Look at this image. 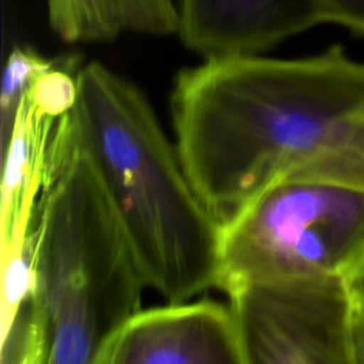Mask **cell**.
<instances>
[{
    "label": "cell",
    "instance_id": "277c9868",
    "mask_svg": "<svg viewBox=\"0 0 364 364\" xmlns=\"http://www.w3.org/2000/svg\"><path fill=\"white\" fill-rule=\"evenodd\" d=\"M364 259V186L286 178L220 230L219 289L250 279L346 277Z\"/></svg>",
    "mask_w": 364,
    "mask_h": 364
},
{
    "label": "cell",
    "instance_id": "9c48e42d",
    "mask_svg": "<svg viewBox=\"0 0 364 364\" xmlns=\"http://www.w3.org/2000/svg\"><path fill=\"white\" fill-rule=\"evenodd\" d=\"M48 23L67 43L108 41L125 33H178L173 0H47Z\"/></svg>",
    "mask_w": 364,
    "mask_h": 364
},
{
    "label": "cell",
    "instance_id": "3957f363",
    "mask_svg": "<svg viewBox=\"0 0 364 364\" xmlns=\"http://www.w3.org/2000/svg\"><path fill=\"white\" fill-rule=\"evenodd\" d=\"M77 82L75 125L146 287L169 303L219 287L222 225L144 92L98 61L80 65Z\"/></svg>",
    "mask_w": 364,
    "mask_h": 364
},
{
    "label": "cell",
    "instance_id": "30bf717a",
    "mask_svg": "<svg viewBox=\"0 0 364 364\" xmlns=\"http://www.w3.org/2000/svg\"><path fill=\"white\" fill-rule=\"evenodd\" d=\"M54 61L43 57L31 47H14L10 51L1 84V146L9 138L18 101Z\"/></svg>",
    "mask_w": 364,
    "mask_h": 364
},
{
    "label": "cell",
    "instance_id": "5b68a950",
    "mask_svg": "<svg viewBox=\"0 0 364 364\" xmlns=\"http://www.w3.org/2000/svg\"><path fill=\"white\" fill-rule=\"evenodd\" d=\"M223 291L247 364H351L353 299L344 277L250 279Z\"/></svg>",
    "mask_w": 364,
    "mask_h": 364
},
{
    "label": "cell",
    "instance_id": "52a82bcc",
    "mask_svg": "<svg viewBox=\"0 0 364 364\" xmlns=\"http://www.w3.org/2000/svg\"><path fill=\"white\" fill-rule=\"evenodd\" d=\"M178 34L203 58L259 54L323 21L316 0H178Z\"/></svg>",
    "mask_w": 364,
    "mask_h": 364
},
{
    "label": "cell",
    "instance_id": "ba28073f",
    "mask_svg": "<svg viewBox=\"0 0 364 364\" xmlns=\"http://www.w3.org/2000/svg\"><path fill=\"white\" fill-rule=\"evenodd\" d=\"M64 115L46 102L33 85L18 101L9 138L1 146V249L27 235L51 139Z\"/></svg>",
    "mask_w": 364,
    "mask_h": 364
},
{
    "label": "cell",
    "instance_id": "6da1fadb",
    "mask_svg": "<svg viewBox=\"0 0 364 364\" xmlns=\"http://www.w3.org/2000/svg\"><path fill=\"white\" fill-rule=\"evenodd\" d=\"M171 109L185 172L220 225L286 178L364 186V61L340 44L208 58L178 74Z\"/></svg>",
    "mask_w": 364,
    "mask_h": 364
},
{
    "label": "cell",
    "instance_id": "8992f818",
    "mask_svg": "<svg viewBox=\"0 0 364 364\" xmlns=\"http://www.w3.org/2000/svg\"><path fill=\"white\" fill-rule=\"evenodd\" d=\"M94 364H247L230 304L212 299L138 309L104 341Z\"/></svg>",
    "mask_w": 364,
    "mask_h": 364
},
{
    "label": "cell",
    "instance_id": "8fae6325",
    "mask_svg": "<svg viewBox=\"0 0 364 364\" xmlns=\"http://www.w3.org/2000/svg\"><path fill=\"white\" fill-rule=\"evenodd\" d=\"M324 23H334L364 37V0H316Z\"/></svg>",
    "mask_w": 364,
    "mask_h": 364
},
{
    "label": "cell",
    "instance_id": "7a4b0ae2",
    "mask_svg": "<svg viewBox=\"0 0 364 364\" xmlns=\"http://www.w3.org/2000/svg\"><path fill=\"white\" fill-rule=\"evenodd\" d=\"M73 109L48 149L27 230L33 293L1 330V364H94L141 309L146 283Z\"/></svg>",
    "mask_w": 364,
    "mask_h": 364
},
{
    "label": "cell",
    "instance_id": "7c38bea8",
    "mask_svg": "<svg viewBox=\"0 0 364 364\" xmlns=\"http://www.w3.org/2000/svg\"><path fill=\"white\" fill-rule=\"evenodd\" d=\"M351 364H364V303L353 301L350 314Z\"/></svg>",
    "mask_w": 364,
    "mask_h": 364
},
{
    "label": "cell",
    "instance_id": "4fadbf2b",
    "mask_svg": "<svg viewBox=\"0 0 364 364\" xmlns=\"http://www.w3.org/2000/svg\"><path fill=\"white\" fill-rule=\"evenodd\" d=\"M344 279L353 301L364 303V259Z\"/></svg>",
    "mask_w": 364,
    "mask_h": 364
}]
</instances>
